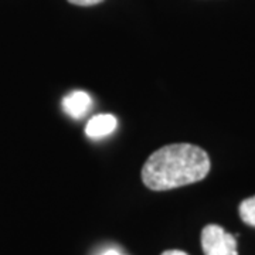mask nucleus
<instances>
[{
  "mask_svg": "<svg viewBox=\"0 0 255 255\" xmlns=\"http://www.w3.org/2000/svg\"><path fill=\"white\" fill-rule=\"evenodd\" d=\"M68 1L77 6H94V4L101 3L102 0H68Z\"/></svg>",
  "mask_w": 255,
  "mask_h": 255,
  "instance_id": "nucleus-6",
  "label": "nucleus"
},
{
  "mask_svg": "<svg viewBox=\"0 0 255 255\" xmlns=\"http://www.w3.org/2000/svg\"><path fill=\"white\" fill-rule=\"evenodd\" d=\"M201 248L204 255H238L236 237L217 224L203 228Z\"/></svg>",
  "mask_w": 255,
  "mask_h": 255,
  "instance_id": "nucleus-2",
  "label": "nucleus"
},
{
  "mask_svg": "<svg viewBox=\"0 0 255 255\" xmlns=\"http://www.w3.org/2000/svg\"><path fill=\"white\" fill-rule=\"evenodd\" d=\"M102 255H122V254H119L118 251H115V250H110V251H107V253H104Z\"/></svg>",
  "mask_w": 255,
  "mask_h": 255,
  "instance_id": "nucleus-8",
  "label": "nucleus"
},
{
  "mask_svg": "<svg viewBox=\"0 0 255 255\" xmlns=\"http://www.w3.org/2000/svg\"><path fill=\"white\" fill-rule=\"evenodd\" d=\"M240 217L246 224L255 227V196L246 199L240 204Z\"/></svg>",
  "mask_w": 255,
  "mask_h": 255,
  "instance_id": "nucleus-5",
  "label": "nucleus"
},
{
  "mask_svg": "<svg viewBox=\"0 0 255 255\" xmlns=\"http://www.w3.org/2000/svg\"><path fill=\"white\" fill-rule=\"evenodd\" d=\"M209 155L190 143H174L157 149L146 160L142 180L146 187L164 191L203 180L210 172Z\"/></svg>",
  "mask_w": 255,
  "mask_h": 255,
  "instance_id": "nucleus-1",
  "label": "nucleus"
},
{
  "mask_svg": "<svg viewBox=\"0 0 255 255\" xmlns=\"http://www.w3.org/2000/svg\"><path fill=\"white\" fill-rule=\"evenodd\" d=\"M162 255H187L183 251H179V250H169V251H164L162 253Z\"/></svg>",
  "mask_w": 255,
  "mask_h": 255,
  "instance_id": "nucleus-7",
  "label": "nucleus"
},
{
  "mask_svg": "<svg viewBox=\"0 0 255 255\" xmlns=\"http://www.w3.org/2000/svg\"><path fill=\"white\" fill-rule=\"evenodd\" d=\"M92 100L90 94L85 91L70 92L63 100L64 112L74 119L82 118L88 111L91 110Z\"/></svg>",
  "mask_w": 255,
  "mask_h": 255,
  "instance_id": "nucleus-3",
  "label": "nucleus"
},
{
  "mask_svg": "<svg viewBox=\"0 0 255 255\" xmlns=\"http://www.w3.org/2000/svg\"><path fill=\"white\" fill-rule=\"evenodd\" d=\"M118 125V121L111 114H101L92 117L85 127V135L91 139H100L111 135Z\"/></svg>",
  "mask_w": 255,
  "mask_h": 255,
  "instance_id": "nucleus-4",
  "label": "nucleus"
}]
</instances>
